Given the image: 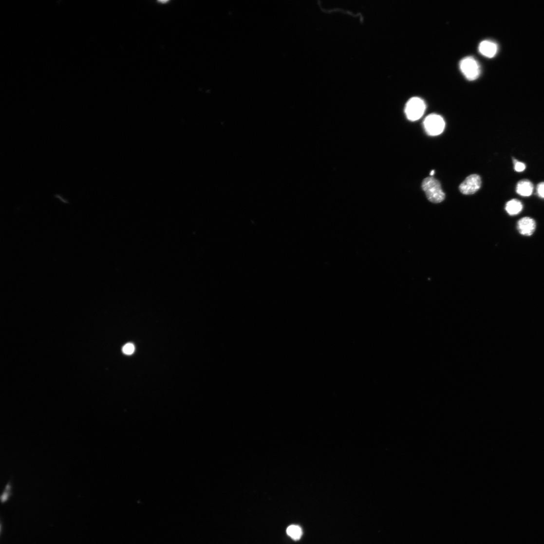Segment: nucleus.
<instances>
[{
  "label": "nucleus",
  "mask_w": 544,
  "mask_h": 544,
  "mask_svg": "<svg viewBox=\"0 0 544 544\" xmlns=\"http://www.w3.org/2000/svg\"><path fill=\"white\" fill-rule=\"evenodd\" d=\"M422 188L426 197L433 203H439L446 198L440 183L433 177L425 178L422 182Z\"/></svg>",
  "instance_id": "1"
},
{
  "label": "nucleus",
  "mask_w": 544,
  "mask_h": 544,
  "mask_svg": "<svg viewBox=\"0 0 544 544\" xmlns=\"http://www.w3.org/2000/svg\"><path fill=\"white\" fill-rule=\"evenodd\" d=\"M425 110L426 104L424 101L419 97H414L407 102L405 112L409 120L415 121L421 118Z\"/></svg>",
  "instance_id": "2"
},
{
  "label": "nucleus",
  "mask_w": 544,
  "mask_h": 544,
  "mask_svg": "<svg viewBox=\"0 0 544 544\" xmlns=\"http://www.w3.org/2000/svg\"><path fill=\"white\" fill-rule=\"evenodd\" d=\"M460 67L464 75L469 81L475 80L480 76V64L473 56L464 57L460 62Z\"/></svg>",
  "instance_id": "3"
},
{
  "label": "nucleus",
  "mask_w": 544,
  "mask_h": 544,
  "mask_svg": "<svg viewBox=\"0 0 544 544\" xmlns=\"http://www.w3.org/2000/svg\"><path fill=\"white\" fill-rule=\"evenodd\" d=\"M423 125L426 133L432 136L442 134L445 127L443 117L436 114H431L426 117Z\"/></svg>",
  "instance_id": "4"
},
{
  "label": "nucleus",
  "mask_w": 544,
  "mask_h": 544,
  "mask_svg": "<svg viewBox=\"0 0 544 544\" xmlns=\"http://www.w3.org/2000/svg\"><path fill=\"white\" fill-rule=\"evenodd\" d=\"M482 184L480 176L476 174L469 175L460 185V192L464 195H469L476 193Z\"/></svg>",
  "instance_id": "5"
},
{
  "label": "nucleus",
  "mask_w": 544,
  "mask_h": 544,
  "mask_svg": "<svg viewBox=\"0 0 544 544\" xmlns=\"http://www.w3.org/2000/svg\"><path fill=\"white\" fill-rule=\"evenodd\" d=\"M536 228V222L530 217H526L522 218L517 224L518 231L524 236H531L535 232Z\"/></svg>",
  "instance_id": "6"
},
{
  "label": "nucleus",
  "mask_w": 544,
  "mask_h": 544,
  "mask_svg": "<svg viewBox=\"0 0 544 544\" xmlns=\"http://www.w3.org/2000/svg\"><path fill=\"white\" fill-rule=\"evenodd\" d=\"M479 51L483 56L492 58L496 55L498 46L497 44L492 41L484 40L480 43Z\"/></svg>",
  "instance_id": "7"
},
{
  "label": "nucleus",
  "mask_w": 544,
  "mask_h": 544,
  "mask_svg": "<svg viewBox=\"0 0 544 544\" xmlns=\"http://www.w3.org/2000/svg\"><path fill=\"white\" fill-rule=\"evenodd\" d=\"M533 184L527 180L520 181L517 186V192L523 197L530 196L533 193Z\"/></svg>",
  "instance_id": "8"
},
{
  "label": "nucleus",
  "mask_w": 544,
  "mask_h": 544,
  "mask_svg": "<svg viewBox=\"0 0 544 544\" xmlns=\"http://www.w3.org/2000/svg\"><path fill=\"white\" fill-rule=\"evenodd\" d=\"M523 208L522 202L517 199H512L506 205V210L511 216L518 215L522 211Z\"/></svg>",
  "instance_id": "9"
},
{
  "label": "nucleus",
  "mask_w": 544,
  "mask_h": 544,
  "mask_svg": "<svg viewBox=\"0 0 544 544\" xmlns=\"http://www.w3.org/2000/svg\"><path fill=\"white\" fill-rule=\"evenodd\" d=\"M286 532L289 536L295 540H300L302 535V531L301 527L297 525H291L289 526L287 529Z\"/></svg>",
  "instance_id": "10"
},
{
  "label": "nucleus",
  "mask_w": 544,
  "mask_h": 544,
  "mask_svg": "<svg viewBox=\"0 0 544 544\" xmlns=\"http://www.w3.org/2000/svg\"><path fill=\"white\" fill-rule=\"evenodd\" d=\"M135 351V347L133 344L128 343L123 348L124 354L126 355H131Z\"/></svg>",
  "instance_id": "11"
},
{
  "label": "nucleus",
  "mask_w": 544,
  "mask_h": 544,
  "mask_svg": "<svg viewBox=\"0 0 544 544\" xmlns=\"http://www.w3.org/2000/svg\"><path fill=\"white\" fill-rule=\"evenodd\" d=\"M10 485L8 484L3 494L1 496V501L2 503H4L7 501L9 496L10 495Z\"/></svg>",
  "instance_id": "12"
},
{
  "label": "nucleus",
  "mask_w": 544,
  "mask_h": 544,
  "mask_svg": "<svg viewBox=\"0 0 544 544\" xmlns=\"http://www.w3.org/2000/svg\"><path fill=\"white\" fill-rule=\"evenodd\" d=\"M525 165L522 162L516 161L514 165V169L517 172H522L525 169Z\"/></svg>",
  "instance_id": "13"
},
{
  "label": "nucleus",
  "mask_w": 544,
  "mask_h": 544,
  "mask_svg": "<svg viewBox=\"0 0 544 544\" xmlns=\"http://www.w3.org/2000/svg\"><path fill=\"white\" fill-rule=\"evenodd\" d=\"M537 191L539 196L544 199V182L541 183L538 185Z\"/></svg>",
  "instance_id": "14"
},
{
  "label": "nucleus",
  "mask_w": 544,
  "mask_h": 544,
  "mask_svg": "<svg viewBox=\"0 0 544 544\" xmlns=\"http://www.w3.org/2000/svg\"><path fill=\"white\" fill-rule=\"evenodd\" d=\"M434 170H432V171H431V175H433L434 174Z\"/></svg>",
  "instance_id": "15"
}]
</instances>
